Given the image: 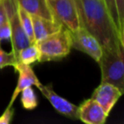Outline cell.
I'll return each mask as SVG.
<instances>
[{
    "mask_svg": "<svg viewBox=\"0 0 124 124\" xmlns=\"http://www.w3.org/2000/svg\"><path fill=\"white\" fill-rule=\"evenodd\" d=\"M82 26L93 35L103 51L124 47L116 25L104 0H75Z\"/></svg>",
    "mask_w": 124,
    "mask_h": 124,
    "instance_id": "6da1fadb",
    "label": "cell"
},
{
    "mask_svg": "<svg viewBox=\"0 0 124 124\" xmlns=\"http://www.w3.org/2000/svg\"><path fill=\"white\" fill-rule=\"evenodd\" d=\"M124 47L105 50L98 62L101 70V83H108L124 93Z\"/></svg>",
    "mask_w": 124,
    "mask_h": 124,
    "instance_id": "7a4b0ae2",
    "label": "cell"
},
{
    "mask_svg": "<svg viewBox=\"0 0 124 124\" xmlns=\"http://www.w3.org/2000/svg\"><path fill=\"white\" fill-rule=\"evenodd\" d=\"M36 43L40 52V63L61 60L69 54L71 48L70 31L66 27Z\"/></svg>",
    "mask_w": 124,
    "mask_h": 124,
    "instance_id": "3957f363",
    "label": "cell"
},
{
    "mask_svg": "<svg viewBox=\"0 0 124 124\" xmlns=\"http://www.w3.org/2000/svg\"><path fill=\"white\" fill-rule=\"evenodd\" d=\"M5 8L6 16L11 27V45L12 50L16 57L18 52L23 48L31 44L22 26L19 15V4L17 0H3ZM17 59V58H16Z\"/></svg>",
    "mask_w": 124,
    "mask_h": 124,
    "instance_id": "277c9868",
    "label": "cell"
},
{
    "mask_svg": "<svg viewBox=\"0 0 124 124\" xmlns=\"http://www.w3.org/2000/svg\"><path fill=\"white\" fill-rule=\"evenodd\" d=\"M55 19L64 27L73 31L82 26L75 0H48Z\"/></svg>",
    "mask_w": 124,
    "mask_h": 124,
    "instance_id": "5b68a950",
    "label": "cell"
},
{
    "mask_svg": "<svg viewBox=\"0 0 124 124\" xmlns=\"http://www.w3.org/2000/svg\"><path fill=\"white\" fill-rule=\"evenodd\" d=\"M69 31L71 48L87 54L96 62L100 61L103 49L97 38L92 33L83 26L76 31Z\"/></svg>",
    "mask_w": 124,
    "mask_h": 124,
    "instance_id": "8992f818",
    "label": "cell"
},
{
    "mask_svg": "<svg viewBox=\"0 0 124 124\" xmlns=\"http://www.w3.org/2000/svg\"><path fill=\"white\" fill-rule=\"evenodd\" d=\"M38 88L53 105L56 111L66 116L67 118L72 120H79V107L57 94L54 91L51 83L48 85H43V83H41L38 87Z\"/></svg>",
    "mask_w": 124,
    "mask_h": 124,
    "instance_id": "52a82bcc",
    "label": "cell"
},
{
    "mask_svg": "<svg viewBox=\"0 0 124 124\" xmlns=\"http://www.w3.org/2000/svg\"><path fill=\"white\" fill-rule=\"evenodd\" d=\"M122 94L123 92L121 91L117 87L108 83H101L94 89L91 98L96 100L109 116Z\"/></svg>",
    "mask_w": 124,
    "mask_h": 124,
    "instance_id": "ba28073f",
    "label": "cell"
},
{
    "mask_svg": "<svg viewBox=\"0 0 124 124\" xmlns=\"http://www.w3.org/2000/svg\"><path fill=\"white\" fill-rule=\"evenodd\" d=\"M79 107V120L87 124H104L108 115L101 105L90 98L81 104Z\"/></svg>",
    "mask_w": 124,
    "mask_h": 124,
    "instance_id": "9c48e42d",
    "label": "cell"
},
{
    "mask_svg": "<svg viewBox=\"0 0 124 124\" xmlns=\"http://www.w3.org/2000/svg\"><path fill=\"white\" fill-rule=\"evenodd\" d=\"M14 68L15 71L19 73V78H18L17 85H16V88L13 92L12 97H11V100L8 106H12L18 95L21 93V92L23 89L28 88V87H31L32 85H35L38 88L41 84L38 77L35 74V72L33 71L32 68L31 67L30 65L17 63Z\"/></svg>",
    "mask_w": 124,
    "mask_h": 124,
    "instance_id": "30bf717a",
    "label": "cell"
},
{
    "mask_svg": "<svg viewBox=\"0 0 124 124\" xmlns=\"http://www.w3.org/2000/svg\"><path fill=\"white\" fill-rule=\"evenodd\" d=\"M31 17L35 43L41 41L42 39L57 32L64 27L58 21H51L35 16H31Z\"/></svg>",
    "mask_w": 124,
    "mask_h": 124,
    "instance_id": "8fae6325",
    "label": "cell"
},
{
    "mask_svg": "<svg viewBox=\"0 0 124 124\" xmlns=\"http://www.w3.org/2000/svg\"><path fill=\"white\" fill-rule=\"evenodd\" d=\"M19 5L31 16L57 21L51 10L48 0H17Z\"/></svg>",
    "mask_w": 124,
    "mask_h": 124,
    "instance_id": "7c38bea8",
    "label": "cell"
},
{
    "mask_svg": "<svg viewBox=\"0 0 124 124\" xmlns=\"http://www.w3.org/2000/svg\"><path fill=\"white\" fill-rule=\"evenodd\" d=\"M17 63L30 65L38 62L40 59V52L37 43H31L23 48L17 54Z\"/></svg>",
    "mask_w": 124,
    "mask_h": 124,
    "instance_id": "4fadbf2b",
    "label": "cell"
},
{
    "mask_svg": "<svg viewBox=\"0 0 124 124\" xmlns=\"http://www.w3.org/2000/svg\"><path fill=\"white\" fill-rule=\"evenodd\" d=\"M21 93V102L22 106L26 110H34L38 105V100L37 94L35 93L34 90L31 87H28L23 89Z\"/></svg>",
    "mask_w": 124,
    "mask_h": 124,
    "instance_id": "5bb4252c",
    "label": "cell"
},
{
    "mask_svg": "<svg viewBox=\"0 0 124 124\" xmlns=\"http://www.w3.org/2000/svg\"><path fill=\"white\" fill-rule=\"evenodd\" d=\"M19 15H20V19H21V26H22L27 38H29L30 43H35L34 35H33L32 21H31V15L26 12L25 9H23L20 5H19Z\"/></svg>",
    "mask_w": 124,
    "mask_h": 124,
    "instance_id": "9a60e30c",
    "label": "cell"
},
{
    "mask_svg": "<svg viewBox=\"0 0 124 124\" xmlns=\"http://www.w3.org/2000/svg\"><path fill=\"white\" fill-rule=\"evenodd\" d=\"M17 64V59L15 54L11 52H6L0 44V69H4L7 66H15Z\"/></svg>",
    "mask_w": 124,
    "mask_h": 124,
    "instance_id": "2e32d148",
    "label": "cell"
},
{
    "mask_svg": "<svg viewBox=\"0 0 124 124\" xmlns=\"http://www.w3.org/2000/svg\"><path fill=\"white\" fill-rule=\"evenodd\" d=\"M106 4L107 8H108L109 11L110 13V16H111L112 19H113L115 24L116 25L117 28L119 30V32H120L121 36L122 38H124V36L122 34L120 30V26H119V21H118V14H117V9H116V0H104Z\"/></svg>",
    "mask_w": 124,
    "mask_h": 124,
    "instance_id": "e0dca14e",
    "label": "cell"
},
{
    "mask_svg": "<svg viewBox=\"0 0 124 124\" xmlns=\"http://www.w3.org/2000/svg\"><path fill=\"white\" fill-rule=\"evenodd\" d=\"M11 27L7 18L3 22L0 23V43L3 40L9 39L11 38Z\"/></svg>",
    "mask_w": 124,
    "mask_h": 124,
    "instance_id": "ac0fdd59",
    "label": "cell"
},
{
    "mask_svg": "<svg viewBox=\"0 0 124 124\" xmlns=\"http://www.w3.org/2000/svg\"><path fill=\"white\" fill-rule=\"evenodd\" d=\"M117 14H118L119 26L122 34L124 36V0H116Z\"/></svg>",
    "mask_w": 124,
    "mask_h": 124,
    "instance_id": "d6986e66",
    "label": "cell"
},
{
    "mask_svg": "<svg viewBox=\"0 0 124 124\" xmlns=\"http://www.w3.org/2000/svg\"><path fill=\"white\" fill-rule=\"evenodd\" d=\"M15 114V110L12 106H7L4 112L0 116V124H9Z\"/></svg>",
    "mask_w": 124,
    "mask_h": 124,
    "instance_id": "ffe728a7",
    "label": "cell"
},
{
    "mask_svg": "<svg viewBox=\"0 0 124 124\" xmlns=\"http://www.w3.org/2000/svg\"><path fill=\"white\" fill-rule=\"evenodd\" d=\"M7 18L5 12V8H4L3 0H0V23L3 22L4 20Z\"/></svg>",
    "mask_w": 124,
    "mask_h": 124,
    "instance_id": "44dd1931",
    "label": "cell"
}]
</instances>
